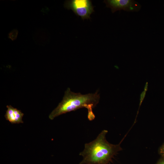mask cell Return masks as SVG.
Wrapping results in <instances>:
<instances>
[{"label": "cell", "instance_id": "8992f818", "mask_svg": "<svg viewBox=\"0 0 164 164\" xmlns=\"http://www.w3.org/2000/svg\"><path fill=\"white\" fill-rule=\"evenodd\" d=\"M18 32L16 29L13 30L9 34V38L12 40L15 39L17 36Z\"/></svg>", "mask_w": 164, "mask_h": 164}, {"label": "cell", "instance_id": "9c48e42d", "mask_svg": "<svg viewBox=\"0 0 164 164\" xmlns=\"http://www.w3.org/2000/svg\"><path fill=\"white\" fill-rule=\"evenodd\" d=\"M156 164H164V159L161 157Z\"/></svg>", "mask_w": 164, "mask_h": 164}, {"label": "cell", "instance_id": "5b68a950", "mask_svg": "<svg viewBox=\"0 0 164 164\" xmlns=\"http://www.w3.org/2000/svg\"><path fill=\"white\" fill-rule=\"evenodd\" d=\"M6 107L7 110L5 115L6 120L12 124L23 123L22 118L24 114L20 110L10 105H7Z\"/></svg>", "mask_w": 164, "mask_h": 164}, {"label": "cell", "instance_id": "52a82bcc", "mask_svg": "<svg viewBox=\"0 0 164 164\" xmlns=\"http://www.w3.org/2000/svg\"><path fill=\"white\" fill-rule=\"evenodd\" d=\"M158 152L161 157L164 159V142L159 148Z\"/></svg>", "mask_w": 164, "mask_h": 164}, {"label": "cell", "instance_id": "6da1fadb", "mask_svg": "<svg viewBox=\"0 0 164 164\" xmlns=\"http://www.w3.org/2000/svg\"><path fill=\"white\" fill-rule=\"evenodd\" d=\"M108 132L102 130L95 139L85 144L84 150L79 154L83 158L79 164H107L122 150L121 143L114 145L107 140Z\"/></svg>", "mask_w": 164, "mask_h": 164}, {"label": "cell", "instance_id": "7a4b0ae2", "mask_svg": "<svg viewBox=\"0 0 164 164\" xmlns=\"http://www.w3.org/2000/svg\"><path fill=\"white\" fill-rule=\"evenodd\" d=\"M98 92L97 91L94 93L82 94L73 92L68 88L62 100L50 114L49 118L53 120L61 114L85 108L88 110V119L90 121L93 120L95 115L92 109L98 103L100 98Z\"/></svg>", "mask_w": 164, "mask_h": 164}, {"label": "cell", "instance_id": "ba28073f", "mask_svg": "<svg viewBox=\"0 0 164 164\" xmlns=\"http://www.w3.org/2000/svg\"><path fill=\"white\" fill-rule=\"evenodd\" d=\"M146 91H143L142 93L140 95V102L139 104V107L140 106V105L142 103V101H143L145 97V95L146 92Z\"/></svg>", "mask_w": 164, "mask_h": 164}, {"label": "cell", "instance_id": "3957f363", "mask_svg": "<svg viewBox=\"0 0 164 164\" xmlns=\"http://www.w3.org/2000/svg\"><path fill=\"white\" fill-rule=\"evenodd\" d=\"M65 6L71 9L77 16L82 19H90V15L94 10L91 2L89 0H72L68 1Z\"/></svg>", "mask_w": 164, "mask_h": 164}, {"label": "cell", "instance_id": "277c9868", "mask_svg": "<svg viewBox=\"0 0 164 164\" xmlns=\"http://www.w3.org/2000/svg\"><path fill=\"white\" fill-rule=\"evenodd\" d=\"M104 2L107 7L111 9L113 13L121 10L129 12H137L141 8L140 4L133 0H104Z\"/></svg>", "mask_w": 164, "mask_h": 164}]
</instances>
